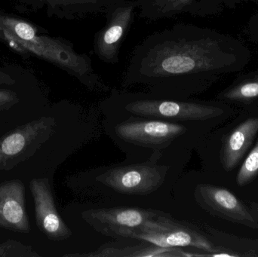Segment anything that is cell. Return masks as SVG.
I'll return each mask as SVG.
<instances>
[{
	"instance_id": "cell-13",
	"label": "cell",
	"mask_w": 258,
	"mask_h": 257,
	"mask_svg": "<svg viewBox=\"0 0 258 257\" xmlns=\"http://www.w3.org/2000/svg\"><path fill=\"white\" fill-rule=\"evenodd\" d=\"M56 15L69 20H82L90 15L106 14L121 3L113 0H45Z\"/></svg>"
},
{
	"instance_id": "cell-3",
	"label": "cell",
	"mask_w": 258,
	"mask_h": 257,
	"mask_svg": "<svg viewBox=\"0 0 258 257\" xmlns=\"http://www.w3.org/2000/svg\"><path fill=\"white\" fill-rule=\"evenodd\" d=\"M206 124L135 116H104L105 134L125 161H145L191 152L203 140Z\"/></svg>"
},
{
	"instance_id": "cell-17",
	"label": "cell",
	"mask_w": 258,
	"mask_h": 257,
	"mask_svg": "<svg viewBox=\"0 0 258 257\" xmlns=\"http://www.w3.org/2000/svg\"><path fill=\"white\" fill-rule=\"evenodd\" d=\"M257 176L258 140L242 163L236 177V183L239 187H244L254 181Z\"/></svg>"
},
{
	"instance_id": "cell-7",
	"label": "cell",
	"mask_w": 258,
	"mask_h": 257,
	"mask_svg": "<svg viewBox=\"0 0 258 257\" xmlns=\"http://www.w3.org/2000/svg\"><path fill=\"white\" fill-rule=\"evenodd\" d=\"M133 240L165 248H194L205 252V256H217L218 251L203 229L178 219L156 229L139 232Z\"/></svg>"
},
{
	"instance_id": "cell-11",
	"label": "cell",
	"mask_w": 258,
	"mask_h": 257,
	"mask_svg": "<svg viewBox=\"0 0 258 257\" xmlns=\"http://www.w3.org/2000/svg\"><path fill=\"white\" fill-rule=\"evenodd\" d=\"M258 133V117L248 118L222 140L220 161L224 170L234 169L252 144Z\"/></svg>"
},
{
	"instance_id": "cell-16",
	"label": "cell",
	"mask_w": 258,
	"mask_h": 257,
	"mask_svg": "<svg viewBox=\"0 0 258 257\" xmlns=\"http://www.w3.org/2000/svg\"><path fill=\"white\" fill-rule=\"evenodd\" d=\"M0 27L20 40L29 42L36 36V29L25 21L0 16Z\"/></svg>"
},
{
	"instance_id": "cell-8",
	"label": "cell",
	"mask_w": 258,
	"mask_h": 257,
	"mask_svg": "<svg viewBox=\"0 0 258 257\" xmlns=\"http://www.w3.org/2000/svg\"><path fill=\"white\" fill-rule=\"evenodd\" d=\"M138 10L136 0H125L105 14V26L95 33L94 51L97 57L109 64L119 61V50Z\"/></svg>"
},
{
	"instance_id": "cell-20",
	"label": "cell",
	"mask_w": 258,
	"mask_h": 257,
	"mask_svg": "<svg viewBox=\"0 0 258 257\" xmlns=\"http://www.w3.org/2000/svg\"><path fill=\"white\" fill-rule=\"evenodd\" d=\"M13 83L14 81L10 77L4 75V74H2L1 72H0V84H13Z\"/></svg>"
},
{
	"instance_id": "cell-15",
	"label": "cell",
	"mask_w": 258,
	"mask_h": 257,
	"mask_svg": "<svg viewBox=\"0 0 258 257\" xmlns=\"http://www.w3.org/2000/svg\"><path fill=\"white\" fill-rule=\"evenodd\" d=\"M218 99L238 104H251L258 101V74L223 92Z\"/></svg>"
},
{
	"instance_id": "cell-6",
	"label": "cell",
	"mask_w": 258,
	"mask_h": 257,
	"mask_svg": "<svg viewBox=\"0 0 258 257\" xmlns=\"http://www.w3.org/2000/svg\"><path fill=\"white\" fill-rule=\"evenodd\" d=\"M57 119L43 116L0 137V172H9L36 155L57 132Z\"/></svg>"
},
{
	"instance_id": "cell-21",
	"label": "cell",
	"mask_w": 258,
	"mask_h": 257,
	"mask_svg": "<svg viewBox=\"0 0 258 257\" xmlns=\"http://www.w3.org/2000/svg\"><path fill=\"white\" fill-rule=\"evenodd\" d=\"M248 206L251 208V211H252L253 214H254V216H255L256 218L258 220V202H251Z\"/></svg>"
},
{
	"instance_id": "cell-19",
	"label": "cell",
	"mask_w": 258,
	"mask_h": 257,
	"mask_svg": "<svg viewBox=\"0 0 258 257\" xmlns=\"http://www.w3.org/2000/svg\"><path fill=\"white\" fill-rule=\"evenodd\" d=\"M19 102V98L15 92L0 90V112L9 110Z\"/></svg>"
},
{
	"instance_id": "cell-10",
	"label": "cell",
	"mask_w": 258,
	"mask_h": 257,
	"mask_svg": "<svg viewBox=\"0 0 258 257\" xmlns=\"http://www.w3.org/2000/svg\"><path fill=\"white\" fill-rule=\"evenodd\" d=\"M0 228L16 233L31 230L26 208V190L19 179L0 184Z\"/></svg>"
},
{
	"instance_id": "cell-12",
	"label": "cell",
	"mask_w": 258,
	"mask_h": 257,
	"mask_svg": "<svg viewBox=\"0 0 258 257\" xmlns=\"http://www.w3.org/2000/svg\"><path fill=\"white\" fill-rule=\"evenodd\" d=\"M139 18L156 21L179 15H199L206 11L207 0H136Z\"/></svg>"
},
{
	"instance_id": "cell-1",
	"label": "cell",
	"mask_w": 258,
	"mask_h": 257,
	"mask_svg": "<svg viewBox=\"0 0 258 257\" xmlns=\"http://www.w3.org/2000/svg\"><path fill=\"white\" fill-rule=\"evenodd\" d=\"M230 63L215 33L176 24L149 35L134 48L122 84L143 86L162 98L189 99L206 90Z\"/></svg>"
},
{
	"instance_id": "cell-2",
	"label": "cell",
	"mask_w": 258,
	"mask_h": 257,
	"mask_svg": "<svg viewBox=\"0 0 258 257\" xmlns=\"http://www.w3.org/2000/svg\"><path fill=\"white\" fill-rule=\"evenodd\" d=\"M190 155L187 152L145 161L124 160L74 173L65 184L83 201L168 213L174 186Z\"/></svg>"
},
{
	"instance_id": "cell-22",
	"label": "cell",
	"mask_w": 258,
	"mask_h": 257,
	"mask_svg": "<svg viewBox=\"0 0 258 257\" xmlns=\"http://www.w3.org/2000/svg\"><path fill=\"white\" fill-rule=\"evenodd\" d=\"M113 1L117 2V3H122V2L125 1V0H113Z\"/></svg>"
},
{
	"instance_id": "cell-14",
	"label": "cell",
	"mask_w": 258,
	"mask_h": 257,
	"mask_svg": "<svg viewBox=\"0 0 258 257\" xmlns=\"http://www.w3.org/2000/svg\"><path fill=\"white\" fill-rule=\"evenodd\" d=\"M203 231L218 247L217 256H258V240L239 238L212 226H205Z\"/></svg>"
},
{
	"instance_id": "cell-5",
	"label": "cell",
	"mask_w": 258,
	"mask_h": 257,
	"mask_svg": "<svg viewBox=\"0 0 258 257\" xmlns=\"http://www.w3.org/2000/svg\"><path fill=\"white\" fill-rule=\"evenodd\" d=\"M78 225L116 241L133 240L141 232L156 229L175 219L166 211L83 201L75 204Z\"/></svg>"
},
{
	"instance_id": "cell-4",
	"label": "cell",
	"mask_w": 258,
	"mask_h": 257,
	"mask_svg": "<svg viewBox=\"0 0 258 257\" xmlns=\"http://www.w3.org/2000/svg\"><path fill=\"white\" fill-rule=\"evenodd\" d=\"M100 109L104 116H131L206 125L224 114V110L215 103L171 99L126 90L111 91L101 101Z\"/></svg>"
},
{
	"instance_id": "cell-18",
	"label": "cell",
	"mask_w": 258,
	"mask_h": 257,
	"mask_svg": "<svg viewBox=\"0 0 258 257\" xmlns=\"http://www.w3.org/2000/svg\"><path fill=\"white\" fill-rule=\"evenodd\" d=\"M0 257H41L32 246L9 239L0 244Z\"/></svg>"
},
{
	"instance_id": "cell-9",
	"label": "cell",
	"mask_w": 258,
	"mask_h": 257,
	"mask_svg": "<svg viewBox=\"0 0 258 257\" xmlns=\"http://www.w3.org/2000/svg\"><path fill=\"white\" fill-rule=\"evenodd\" d=\"M30 189L39 231L51 241H68L72 238L74 232L57 211L49 178H33L30 182Z\"/></svg>"
}]
</instances>
